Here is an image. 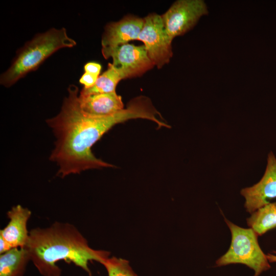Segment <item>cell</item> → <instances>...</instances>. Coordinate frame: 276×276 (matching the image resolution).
<instances>
[{"label": "cell", "instance_id": "cell-3", "mask_svg": "<svg viewBox=\"0 0 276 276\" xmlns=\"http://www.w3.org/2000/svg\"><path fill=\"white\" fill-rule=\"evenodd\" d=\"M76 42L64 28H52L38 33L17 52L8 70L1 76L0 83L8 87L29 73L36 70L49 56L60 49L73 48Z\"/></svg>", "mask_w": 276, "mask_h": 276}, {"label": "cell", "instance_id": "cell-11", "mask_svg": "<svg viewBox=\"0 0 276 276\" xmlns=\"http://www.w3.org/2000/svg\"><path fill=\"white\" fill-rule=\"evenodd\" d=\"M78 98L82 110L92 116H109L124 109L122 97L116 92L88 95L80 93Z\"/></svg>", "mask_w": 276, "mask_h": 276}, {"label": "cell", "instance_id": "cell-10", "mask_svg": "<svg viewBox=\"0 0 276 276\" xmlns=\"http://www.w3.org/2000/svg\"><path fill=\"white\" fill-rule=\"evenodd\" d=\"M32 212L28 208L20 204L13 206L7 213L9 222L0 231L2 237L11 247H25L28 241L29 232L27 222Z\"/></svg>", "mask_w": 276, "mask_h": 276}, {"label": "cell", "instance_id": "cell-12", "mask_svg": "<svg viewBox=\"0 0 276 276\" xmlns=\"http://www.w3.org/2000/svg\"><path fill=\"white\" fill-rule=\"evenodd\" d=\"M25 247H15L0 255V276H23L29 262Z\"/></svg>", "mask_w": 276, "mask_h": 276}, {"label": "cell", "instance_id": "cell-13", "mask_svg": "<svg viewBox=\"0 0 276 276\" xmlns=\"http://www.w3.org/2000/svg\"><path fill=\"white\" fill-rule=\"evenodd\" d=\"M251 214L247 223L258 236L276 227V202H270Z\"/></svg>", "mask_w": 276, "mask_h": 276}, {"label": "cell", "instance_id": "cell-6", "mask_svg": "<svg viewBox=\"0 0 276 276\" xmlns=\"http://www.w3.org/2000/svg\"><path fill=\"white\" fill-rule=\"evenodd\" d=\"M137 40L142 41L150 60L158 68L169 62L172 57V40L167 35L161 15L147 16Z\"/></svg>", "mask_w": 276, "mask_h": 276}, {"label": "cell", "instance_id": "cell-8", "mask_svg": "<svg viewBox=\"0 0 276 276\" xmlns=\"http://www.w3.org/2000/svg\"><path fill=\"white\" fill-rule=\"evenodd\" d=\"M245 198L244 206L252 214L270 203L269 200L276 198V158L272 152L268 155L267 164L263 176L253 186L241 190Z\"/></svg>", "mask_w": 276, "mask_h": 276}, {"label": "cell", "instance_id": "cell-15", "mask_svg": "<svg viewBox=\"0 0 276 276\" xmlns=\"http://www.w3.org/2000/svg\"><path fill=\"white\" fill-rule=\"evenodd\" d=\"M101 264L106 268L108 276H137L129 262L122 258L109 257Z\"/></svg>", "mask_w": 276, "mask_h": 276}, {"label": "cell", "instance_id": "cell-16", "mask_svg": "<svg viewBox=\"0 0 276 276\" xmlns=\"http://www.w3.org/2000/svg\"><path fill=\"white\" fill-rule=\"evenodd\" d=\"M99 76L84 72L79 79V82L83 85L84 88L87 89L93 86Z\"/></svg>", "mask_w": 276, "mask_h": 276}, {"label": "cell", "instance_id": "cell-4", "mask_svg": "<svg viewBox=\"0 0 276 276\" xmlns=\"http://www.w3.org/2000/svg\"><path fill=\"white\" fill-rule=\"evenodd\" d=\"M225 221L232 234L230 247L227 251L216 261L217 266L231 264H244L255 271L254 276H259L270 268L265 255L258 241L257 234L251 228L240 227L226 218Z\"/></svg>", "mask_w": 276, "mask_h": 276}, {"label": "cell", "instance_id": "cell-1", "mask_svg": "<svg viewBox=\"0 0 276 276\" xmlns=\"http://www.w3.org/2000/svg\"><path fill=\"white\" fill-rule=\"evenodd\" d=\"M59 113L46 121L56 137L50 159L56 163L57 175L63 178L83 171L113 165L97 158L91 148L116 124L132 119L151 120L158 126L163 124L157 118L159 113L145 97L136 98L126 109L106 116H95L83 112L79 103V89L71 84Z\"/></svg>", "mask_w": 276, "mask_h": 276}, {"label": "cell", "instance_id": "cell-19", "mask_svg": "<svg viewBox=\"0 0 276 276\" xmlns=\"http://www.w3.org/2000/svg\"><path fill=\"white\" fill-rule=\"evenodd\" d=\"M274 254H276V251H273ZM266 257L269 262H276V255L268 253L266 255Z\"/></svg>", "mask_w": 276, "mask_h": 276}, {"label": "cell", "instance_id": "cell-9", "mask_svg": "<svg viewBox=\"0 0 276 276\" xmlns=\"http://www.w3.org/2000/svg\"><path fill=\"white\" fill-rule=\"evenodd\" d=\"M144 24V19L132 15L108 24L102 37V50H111L131 40H137Z\"/></svg>", "mask_w": 276, "mask_h": 276}, {"label": "cell", "instance_id": "cell-14", "mask_svg": "<svg viewBox=\"0 0 276 276\" xmlns=\"http://www.w3.org/2000/svg\"><path fill=\"white\" fill-rule=\"evenodd\" d=\"M122 79L112 63H109L107 70L99 76L95 85L89 88H83L80 93L88 95L114 93L117 84Z\"/></svg>", "mask_w": 276, "mask_h": 276}, {"label": "cell", "instance_id": "cell-18", "mask_svg": "<svg viewBox=\"0 0 276 276\" xmlns=\"http://www.w3.org/2000/svg\"><path fill=\"white\" fill-rule=\"evenodd\" d=\"M12 248L9 244L0 236V255L9 251Z\"/></svg>", "mask_w": 276, "mask_h": 276}, {"label": "cell", "instance_id": "cell-2", "mask_svg": "<svg viewBox=\"0 0 276 276\" xmlns=\"http://www.w3.org/2000/svg\"><path fill=\"white\" fill-rule=\"evenodd\" d=\"M25 248L30 261L42 276H61L57 263H72L92 276L89 262L102 264L110 253L91 248L87 240L72 224L55 222L47 227H37L29 232Z\"/></svg>", "mask_w": 276, "mask_h": 276}, {"label": "cell", "instance_id": "cell-5", "mask_svg": "<svg viewBox=\"0 0 276 276\" xmlns=\"http://www.w3.org/2000/svg\"><path fill=\"white\" fill-rule=\"evenodd\" d=\"M208 13L207 6L202 0H179L161 17L165 30L172 41L192 29L200 18Z\"/></svg>", "mask_w": 276, "mask_h": 276}, {"label": "cell", "instance_id": "cell-7", "mask_svg": "<svg viewBox=\"0 0 276 276\" xmlns=\"http://www.w3.org/2000/svg\"><path fill=\"white\" fill-rule=\"evenodd\" d=\"M105 59L111 57L113 67L122 79L142 75L154 65L145 45L126 43L109 50H102Z\"/></svg>", "mask_w": 276, "mask_h": 276}, {"label": "cell", "instance_id": "cell-17", "mask_svg": "<svg viewBox=\"0 0 276 276\" xmlns=\"http://www.w3.org/2000/svg\"><path fill=\"white\" fill-rule=\"evenodd\" d=\"M101 65L100 63L95 62H89L84 66V72L88 73L99 76Z\"/></svg>", "mask_w": 276, "mask_h": 276}]
</instances>
